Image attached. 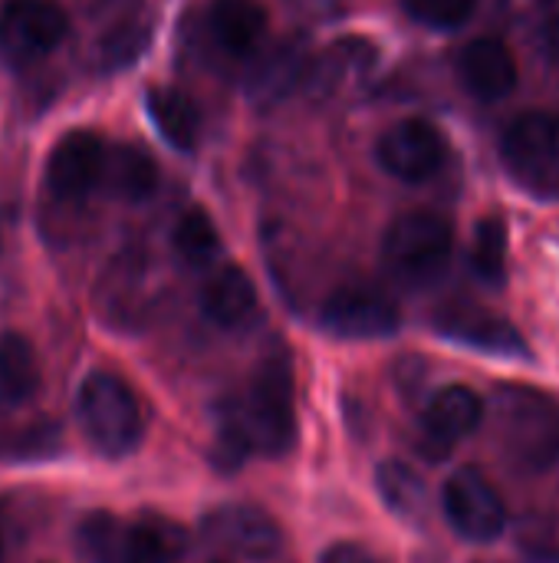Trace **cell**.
<instances>
[{
  "mask_svg": "<svg viewBox=\"0 0 559 563\" xmlns=\"http://www.w3.org/2000/svg\"><path fill=\"white\" fill-rule=\"evenodd\" d=\"M188 551V538L175 521L165 518H142L128 525V541L122 563H181Z\"/></svg>",
  "mask_w": 559,
  "mask_h": 563,
  "instance_id": "22",
  "label": "cell"
},
{
  "mask_svg": "<svg viewBox=\"0 0 559 563\" xmlns=\"http://www.w3.org/2000/svg\"><path fill=\"white\" fill-rule=\"evenodd\" d=\"M402 10L428 30H458L474 16L478 0H402Z\"/></svg>",
  "mask_w": 559,
  "mask_h": 563,
  "instance_id": "28",
  "label": "cell"
},
{
  "mask_svg": "<svg viewBox=\"0 0 559 563\" xmlns=\"http://www.w3.org/2000/svg\"><path fill=\"white\" fill-rule=\"evenodd\" d=\"M458 76L474 99L497 102V99L511 96L517 86V59H514L507 43L484 36V40H474L461 49Z\"/></svg>",
  "mask_w": 559,
  "mask_h": 563,
  "instance_id": "13",
  "label": "cell"
},
{
  "mask_svg": "<svg viewBox=\"0 0 559 563\" xmlns=\"http://www.w3.org/2000/svg\"><path fill=\"white\" fill-rule=\"evenodd\" d=\"M379 492L385 498V505L405 518V521H422L428 511V495H425V482L418 478L415 468H409L405 462L389 459L379 468Z\"/></svg>",
  "mask_w": 559,
  "mask_h": 563,
  "instance_id": "23",
  "label": "cell"
},
{
  "mask_svg": "<svg viewBox=\"0 0 559 563\" xmlns=\"http://www.w3.org/2000/svg\"><path fill=\"white\" fill-rule=\"evenodd\" d=\"M76 416L89 442L109 459H122L132 449H138L145 432L142 406L128 389V383L119 379L115 373L86 376L76 396Z\"/></svg>",
  "mask_w": 559,
  "mask_h": 563,
  "instance_id": "1",
  "label": "cell"
},
{
  "mask_svg": "<svg viewBox=\"0 0 559 563\" xmlns=\"http://www.w3.org/2000/svg\"><path fill=\"white\" fill-rule=\"evenodd\" d=\"M481 419H484V402L471 386H445L428 399L422 412L418 445L432 462H441L481 426Z\"/></svg>",
  "mask_w": 559,
  "mask_h": 563,
  "instance_id": "12",
  "label": "cell"
},
{
  "mask_svg": "<svg viewBox=\"0 0 559 563\" xmlns=\"http://www.w3.org/2000/svg\"><path fill=\"white\" fill-rule=\"evenodd\" d=\"M69 20L56 0H7L0 10V53L30 66L49 56L66 40Z\"/></svg>",
  "mask_w": 559,
  "mask_h": 563,
  "instance_id": "5",
  "label": "cell"
},
{
  "mask_svg": "<svg viewBox=\"0 0 559 563\" xmlns=\"http://www.w3.org/2000/svg\"><path fill=\"white\" fill-rule=\"evenodd\" d=\"M537 49L547 63L559 66V13L557 16H547L537 30Z\"/></svg>",
  "mask_w": 559,
  "mask_h": 563,
  "instance_id": "30",
  "label": "cell"
},
{
  "mask_svg": "<svg viewBox=\"0 0 559 563\" xmlns=\"http://www.w3.org/2000/svg\"><path fill=\"white\" fill-rule=\"evenodd\" d=\"M208 563H227V561H208Z\"/></svg>",
  "mask_w": 559,
  "mask_h": 563,
  "instance_id": "32",
  "label": "cell"
},
{
  "mask_svg": "<svg viewBox=\"0 0 559 563\" xmlns=\"http://www.w3.org/2000/svg\"><path fill=\"white\" fill-rule=\"evenodd\" d=\"M40 360L26 336L3 333L0 336V402L23 406L40 393Z\"/></svg>",
  "mask_w": 559,
  "mask_h": 563,
  "instance_id": "21",
  "label": "cell"
},
{
  "mask_svg": "<svg viewBox=\"0 0 559 563\" xmlns=\"http://www.w3.org/2000/svg\"><path fill=\"white\" fill-rule=\"evenodd\" d=\"M435 327L445 336H451L465 346L484 350V353H497V356H524L527 353L521 333L507 320L491 317L474 307H448L435 317Z\"/></svg>",
  "mask_w": 559,
  "mask_h": 563,
  "instance_id": "16",
  "label": "cell"
},
{
  "mask_svg": "<svg viewBox=\"0 0 559 563\" xmlns=\"http://www.w3.org/2000/svg\"><path fill=\"white\" fill-rule=\"evenodd\" d=\"M171 244H175V254L188 267H208L217 257V251H221L217 228H214V221L201 208H191V211H185L178 218V224L171 231Z\"/></svg>",
  "mask_w": 559,
  "mask_h": 563,
  "instance_id": "25",
  "label": "cell"
},
{
  "mask_svg": "<svg viewBox=\"0 0 559 563\" xmlns=\"http://www.w3.org/2000/svg\"><path fill=\"white\" fill-rule=\"evenodd\" d=\"M448 158L445 135L425 119H402L376 142V162L405 185H422L441 172Z\"/></svg>",
  "mask_w": 559,
  "mask_h": 563,
  "instance_id": "7",
  "label": "cell"
},
{
  "mask_svg": "<svg viewBox=\"0 0 559 563\" xmlns=\"http://www.w3.org/2000/svg\"><path fill=\"white\" fill-rule=\"evenodd\" d=\"M290 7H297L306 16H333L346 7V0H290Z\"/></svg>",
  "mask_w": 559,
  "mask_h": 563,
  "instance_id": "31",
  "label": "cell"
},
{
  "mask_svg": "<svg viewBox=\"0 0 559 563\" xmlns=\"http://www.w3.org/2000/svg\"><path fill=\"white\" fill-rule=\"evenodd\" d=\"M448 525L471 544H494L507 528V505L497 488L474 468H458L441 488Z\"/></svg>",
  "mask_w": 559,
  "mask_h": 563,
  "instance_id": "4",
  "label": "cell"
},
{
  "mask_svg": "<svg viewBox=\"0 0 559 563\" xmlns=\"http://www.w3.org/2000/svg\"><path fill=\"white\" fill-rule=\"evenodd\" d=\"M105 152H109V145L102 142L99 132H89V129L66 132L49 152L46 188L63 201H79V198L92 195L102 185Z\"/></svg>",
  "mask_w": 559,
  "mask_h": 563,
  "instance_id": "11",
  "label": "cell"
},
{
  "mask_svg": "<svg viewBox=\"0 0 559 563\" xmlns=\"http://www.w3.org/2000/svg\"><path fill=\"white\" fill-rule=\"evenodd\" d=\"M201 310L221 330H244L257 317V287L247 271L224 264L201 287Z\"/></svg>",
  "mask_w": 559,
  "mask_h": 563,
  "instance_id": "15",
  "label": "cell"
},
{
  "mask_svg": "<svg viewBox=\"0 0 559 563\" xmlns=\"http://www.w3.org/2000/svg\"><path fill=\"white\" fill-rule=\"evenodd\" d=\"M471 267L491 287H501L507 280V224L501 218L491 214L478 221L474 244H471Z\"/></svg>",
  "mask_w": 559,
  "mask_h": 563,
  "instance_id": "26",
  "label": "cell"
},
{
  "mask_svg": "<svg viewBox=\"0 0 559 563\" xmlns=\"http://www.w3.org/2000/svg\"><path fill=\"white\" fill-rule=\"evenodd\" d=\"M145 109L155 122V129L165 135L168 145L178 152H191L201 139V112L198 106L171 86H152L145 96Z\"/></svg>",
  "mask_w": 559,
  "mask_h": 563,
  "instance_id": "20",
  "label": "cell"
},
{
  "mask_svg": "<svg viewBox=\"0 0 559 563\" xmlns=\"http://www.w3.org/2000/svg\"><path fill=\"white\" fill-rule=\"evenodd\" d=\"M208 33L221 53L250 56L267 33V10L260 0H211Z\"/></svg>",
  "mask_w": 559,
  "mask_h": 563,
  "instance_id": "17",
  "label": "cell"
},
{
  "mask_svg": "<svg viewBox=\"0 0 559 563\" xmlns=\"http://www.w3.org/2000/svg\"><path fill=\"white\" fill-rule=\"evenodd\" d=\"M244 429L254 442V452L287 455L297 439V412H293V373L283 356H267L244 399L234 402Z\"/></svg>",
  "mask_w": 559,
  "mask_h": 563,
  "instance_id": "2",
  "label": "cell"
},
{
  "mask_svg": "<svg viewBox=\"0 0 559 563\" xmlns=\"http://www.w3.org/2000/svg\"><path fill=\"white\" fill-rule=\"evenodd\" d=\"M501 158L514 178L547 185L559 178V115L534 109L517 115L501 139Z\"/></svg>",
  "mask_w": 559,
  "mask_h": 563,
  "instance_id": "6",
  "label": "cell"
},
{
  "mask_svg": "<svg viewBox=\"0 0 559 563\" xmlns=\"http://www.w3.org/2000/svg\"><path fill=\"white\" fill-rule=\"evenodd\" d=\"M0 554H3V541H0Z\"/></svg>",
  "mask_w": 559,
  "mask_h": 563,
  "instance_id": "33",
  "label": "cell"
},
{
  "mask_svg": "<svg viewBox=\"0 0 559 563\" xmlns=\"http://www.w3.org/2000/svg\"><path fill=\"white\" fill-rule=\"evenodd\" d=\"M76 538H79V551L92 563H122L125 541H128V525H122L109 511H92L79 525Z\"/></svg>",
  "mask_w": 559,
  "mask_h": 563,
  "instance_id": "27",
  "label": "cell"
},
{
  "mask_svg": "<svg viewBox=\"0 0 559 563\" xmlns=\"http://www.w3.org/2000/svg\"><path fill=\"white\" fill-rule=\"evenodd\" d=\"M155 188H158V165L145 148L109 145L99 191H105L119 201L138 205V201H148L155 195Z\"/></svg>",
  "mask_w": 559,
  "mask_h": 563,
  "instance_id": "19",
  "label": "cell"
},
{
  "mask_svg": "<svg viewBox=\"0 0 559 563\" xmlns=\"http://www.w3.org/2000/svg\"><path fill=\"white\" fill-rule=\"evenodd\" d=\"M376 63H379V49L366 36L333 40L329 46H323L310 59L306 76H303V89L310 99H320V102L349 96L353 89H359L372 76Z\"/></svg>",
  "mask_w": 559,
  "mask_h": 563,
  "instance_id": "10",
  "label": "cell"
},
{
  "mask_svg": "<svg viewBox=\"0 0 559 563\" xmlns=\"http://www.w3.org/2000/svg\"><path fill=\"white\" fill-rule=\"evenodd\" d=\"M306 66H310V56H306L303 40L287 36L254 59V66L247 73V96L257 106H277L297 86H303Z\"/></svg>",
  "mask_w": 559,
  "mask_h": 563,
  "instance_id": "14",
  "label": "cell"
},
{
  "mask_svg": "<svg viewBox=\"0 0 559 563\" xmlns=\"http://www.w3.org/2000/svg\"><path fill=\"white\" fill-rule=\"evenodd\" d=\"M63 445L59 426L46 416H23L20 406L0 402V459L36 462L56 455Z\"/></svg>",
  "mask_w": 559,
  "mask_h": 563,
  "instance_id": "18",
  "label": "cell"
},
{
  "mask_svg": "<svg viewBox=\"0 0 559 563\" xmlns=\"http://www.w3.org/2000/svg\"><path fill=\"white\" fill-rule=\"evenodd\" d=\"M320 323L343 340H379L392 336L402 327V313L395 300L376 287H339L323 300Z\"/></svg>",
  "mask_w": 559,
  "mask_h": 563,
  "instance_id": "8",
  "label": "cell"
},
{
  "mask_svg": "<svg viewBox=\"0 0 559 563\" xmlns=\"http://www.w3.org/2000/svg\"><path fill=\"white\" fill-rule=\"evenodd\" d=\"M455 251V228L438 211H405L399 214L382 241V257L389 271L409 284H432L438 280Z\"/></svg>",
  "mask_w": 559,
  "mask_h": 563,
  "instance_id": "3",
  "label": "cell"
},
{
  "mask_svg": "<svg viewBox=\"0 0 559 563\" xmlns=\"http://www.w3.org/2000/svg\"><path fill=\"white\" fill-rule=\"evenodd\" d=\"M320 563H385L379 554H372L362 544H333Z\"/></svg>",
  "mask_w": 559,
  "mask_h": 563,
  "instance_id": "29",
  "label": "cell"
},
{
  "mask_svg": "<svg viewBox=\"0 0 559 563\" xmlns=\"http://www.w3.org/2000/svg\"><path fill=\"white\" fill-rule=\"evenodd\" d=\"M204 534L214 548L241 561H270L283 548L280 525L257 505H221L208 511Z\"/></svg>",
  "mask_w": 559,
  "mask_h": 563,
  "instance_id": "9",
  "label": "cell"
},
{
  "mask_svg": "<svg viewBox=\"0 0 559 563\" xmlns=\"http://www.w3.org/2000/svg\"><path fill=\"white\" fill-rule=\"evenodd\" d=\"M148 40H152V20L145 13L135 10V13L115 20L105 30L102 43H99L102 69H125V66H132L142 56V49L148 46Z\"/></svg>",
  "mask_w": 559,
  "mask_h": 563,
  "instance_id": "24",
  "label": "cell"
}]
</instances>
